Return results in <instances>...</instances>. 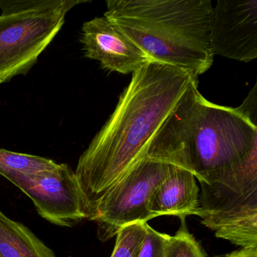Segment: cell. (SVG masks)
Returning <instances> with one entry per match:
<instances>
[{
    "label": "cell",
    "instance_id": "1",
    "mask_svg": "<svg viewBox=\"0 0 257 257\" xmlns=\"http://www.w3.org/2000/svg\"><path fill=\"white\" fill-rule=\"evenodd\" d=\"M195 79L187 72L151 61L132 73L115 110L74 171L87 219L105 194L145 158L153 137Z\"/></svg>",
    "mask_w": 257,
    "mask_h": 257
},
{
    "label": "cell",
    "instance_id": "2",
    "mask_svg": "<svg viewBox=\"0 0 257 257\" xmlns=\"http://www.w3.org/2000/svg\"><path fill=\"white\" fill-rule=\"evenodd\" d=\"M193 79L145 158L184 168L200 184L223 180L257 150V126L236 108L206 100Z\"/></svg>",
    "mask_w": 257,
    "mask_h": 257
},
{
    "label": "cell",
    "instance_id": "3",
    "mask_svg": "<svg viewBox=\"0 0 257 257\" xmlns=\"http://www.w3.org/2000/svg\"><path fill=\"white\" fill-rule=\"evenodd\" d=\"M210 0H107L104 17L151 61L195 77L213 64Z\"/></svg>",
    "mask_w": 257,
    "mask_h": 257
},
{
    "label": "cell",
    "instance_id": "4",
    "mask_svg": "<svg viewBox=\"0 0 257 257\" xmlns=\"http://www.w3.org/2000/svg\"><path fill=\"white\" fill-rule=\"evenodd\" d=\"M87 0H0V84L27 74L67 13Z\"/></svg>",
    "mask_w": 257,
    "mask_h": 257
},
{
    "label": "cell",
    "instance_id": "5",
    "mask_svg": "<svg viewBox=\"0 0 257 257\" xmlns=\"http://www.w3.org/2000/svg\"><path fill=\"white\" fill-rule=\"evenodd\" d=\"M201 187L198 216L201 223L216 237L233 244L257 246V168Z\"/></svg>",
    "mask_w": 257,
    "mask_h": 257
},
{
    "label": "cell",
    "instance_id": "6",
    "mask_svg": "<svg viewBox=\"0 0 257 257\" xmlns=\"http://www.w3.org/2000/svg\"><path fill=\"white\" fill-rule=\"evenodd\" d=\"M174 165L144 158L101 198L88 219L97 224V237L106 242L120 229L153 219L152 200Z\"/></svg>",
    "mask_w": 257,
    "mask_h": 257
},
{
    "label": "cell",
    "instance_id": "7",
    "mask_svg": "<svg viewBox=\"0 0 257 257\" xmlns=\"http://www.w3.org/2000/svg\"><path fill=\"white\" fill-rule=\"evenodd\" d=\"M25 192L39 215L54 225L73 227L87 219L85 202L76 174L67 164L34 174L0 171Z\"/></svg>",
    "mask_w": 257,
    "mask_h": 257
},
{
    "label": "cell",
    "instance_id": "8",
    "mask_svg": "<svg viewBox=\"0 0 257 257\" xmlns=\"http://www.w3.org/2000/svg\"><path fill=\"white\" fill-rule=\"evenodd\" d=\"M213 56L242 62L257 58V0H218L210 21Z\"/></svg>",
    "mask_w": 257,
    "mask_h": 257
},
{
    "label": "cell",
    "instance_id": "9",
    "mask_svg": "<svg viewBox=\"0 0 257 257\" xmlns=\"http://www.w3.org/2000/svg\"><path fill=\"white\" fill-rule=\"evenodd\" d=\"M82 31L80 40L85 56L100 62L105 70L132 74L150 61L139 48L104 16L85 22Z\"/></svg>",
    "mask_w": 257,
    "mask_h": 257
},
{
    "label": "cell",
    "instance_id": "10",
    "mask_svg": "<svg viewBox=\"0 0 257 257\" xmlns=\"http://www.w3.org/2000/svg\"><path fill=\"white\" fill-rule=\"evenodd\" d=\"M152 218L174 216L185 221L187 216L199 214V189L190 171L174 166L161 183L150 205Z\"/></svg>",
    "mask_w": 257,
    "mask_h": 257
},
{
    "label": "cell",
    "instance_id": "11",
    "mask_svg": "<svg viewBox=\"0 0 257 257\" xmlns=\"http://www.w3.org/2000/svg\"><path fill=\"white\" fill-rule=\"evenodd\" d=\"M0 257H56L26 225L0 210Z\"/></svg>",
    "mask_w": 257,
    "mask_h": 257
},
{
    "label": "cell",
    "instance_id": "12",
    "mask_svg": "<svg viewBox=\"0 0 257 257\" xmlns=\"http://www.w3.org/2000/svg\"><path fill=\"white\" fill-rule=\"evenodd\" d=\"M58 165L52 159L0 149V171L34 174L55 169Z\"/></svg>",
    "mask_w": 257,
    "mask_h": 257
},
{
    "label": "cell",
    "instance_id": "13",
    "mask_svg": "<svg viewBox=\"0 0 257 257\" xmlns=\"http://www.w3.org/2000/svg\"><path fill=\"white\" fill-rule=\"evenodd\" d=\"M163 257H206L202 248L193 235L188 231L186 222L174 236H168Z\"/></svg>",
    "mask_w": 257,
    "mask_h": 257
},
{
    "label": "cell",
    "instance_id": "14",
    "mask_svg": "<svg viewBox=\"0 0 257 257\" xmlns=\"http://www.w3.org/2000/svg\"><path fill=\"white\" fill-rule=\"evenodd\" d=\"M145 223L138 222L120 229L111 257H137L145 237Z\"/></svg>",
    "mask_w": 257,
    "mask_h": 257
},
{
    "label": "cell",
    "instance_id": "15",
    "mask_svg": "<svg viewBox=\"0 0 257 257\" xmlns=\"http://www.w3.org/2000/svg\"><path fill=\"white\" fill-rule=\"evenodd\" d=\"M146 234L137 257H163L168 234L159 232L145 223Z\"/></svg>",
    "mask_w": 257,
    "mask_h": 257
},
{
    "label": "cell",
    "instance_id": "16",
    "mask_svg": "<svg viewBox=\"0 0 257 257\" xmlns=\"http://www.w3.org/2000/svg\"><path fill=\"white\" fill-rule=\"evenodd\" d=\"M236 109L252 124L257 126V84L254 85L242 104Z\"/></svg>",
    "mask_w": 257,
    "mask_h": 257
},
{
    "label": "cell",
    "instance_id": "17",
    "mask_svg": "<svg viewBox=\"0 0 257 257\" xmlns=\"http://www.w3.org/2000/svg\"><path fill=\"white\" fill-rule=\"evenodd\" d=\"M214 257H257V246L241 247L240 249L233 251L229 253Z\"/></svg>",
    "mask_w": 257,
    "mask_h": 257
}]
</instances>
